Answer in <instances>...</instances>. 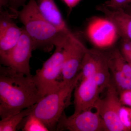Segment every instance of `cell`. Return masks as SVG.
<instances>
[{
    "label": "cell",
    "instance_id": "cell-10",
    "mask_svg": "<svg viewBox=\"0 0 131 131\" xmlns=\"http://www.w3.org/2000/svg\"><path fill=\"white\" fill-rule=\"evenodd\" d=\"M21 36L12 50L4 66H8L18 73L27 76L31 74L30 60L34 50L33 43L23 27Z\"/></svg>",
    "mask_w": 131,
    "mask_h": 131
},
{
    "label": "cell",
    "instance_id": "cell-21",
    "mask_svg": "<svg viewBox=\"0 0 131 131\" xmlns=\"http://www.w3.org/2000/svg\"><path fill=\"white\" fill-rule=\"evenodd\" d=\"M27 0H8L9 8L11 11L18 10L20 7L25 5V3Z\"/></svg>",
    "mask_w": 131,
    "mask_h": 131
},
{
    "label": "cell",
    "instance_id": "cell-25",
    "mask_svg": "<svg viewBox=\"0 0 131 131\" xmlns=\"http://www.w3.org/2000/svg\"><path fill=\"white\" fill-rule=\"evenodd\" d=\"M128 63H129V64H130V66L131 67V62Z\"/></svg>",
    "mask_w": 131,
    "mask_h": 131
},
{
    "label": "cell",
    "instance_id": "cell-19",
    "mask_svg": "<svg viewBox=\"0 0 131 131\" xmlns=\"http://www.w3.org/2000/svg\"><path fill=\"white\" fill-rule=\"evenodd\" d=\"M131 3V0H108L103 3L107 7L113 9L123 8Z\"/></svg>",
    "mask_w": 131,
    "mask_h": 131
},
{
    "label": "cell",
    "instance_id": "cell-17",
    "mask_svg": "<svg viewBox=\"0 0 131 131\" xmlns=\"http://www.w3.org/2000/svg\"><path fill=\"white\" fill-rule=\"evenodd\" d=\"M113 77L115 84L118 92L122 90L131 89V78L128 77L124 73L112 68H110Z\"/></svg>",
    "mask_w": 131,
    "mask_h": 131
},
{
    "label": "cell",
    "instance_id": "cell-24",
    "mask_svg": "<svg viewBox=\"0 0 131 131\" xmlns=\"http://www.w3.org/2000/svg\"><path fill=\"white\" fill-rule=\"evenodd\" d=\"M125 11L131 14V3L123 8Z\"/></svg>",
    "mask_w": 131,
    "mask_h": 131
},
{
    "label": "cell",
    "instance_id": "cell-8",
    "mask_svg": "<svg viewBox=\"0 0 131 131\" xmlns=\"http://www.w3.org/2000/svg\"><path fill=\"white\" fill-rule=\"evenodd\" d=\"M88 49L77 35L75 34L69 38L63 47L64 60L61 73L62 81H70L77 75Z\"/></svg>",
    "mask_w": 131,
    "mask_h": 131
},
{
    "label": "cell",
    "instance_id": "cell-23",
    "mask_svg": "<svg viewBox=\"0 0 131 131\" xmlns=\"http://www.w3.org/2000/svg\"><path fill=\"white\" fill-rule=\"evenodd\" d=\"M126 61L128 63L131 62V51L126 54L122 55Z\"/></svg>",
    "mask_w": 131,
    "mask_h": 131
},
{
    "label": "cell",
    "instance_id": "cell-2",
    "mask_svg": "<svg viewBox=\"0 0 131 131\" xmlns=\"http://www.w3.org/2000/svg\"><path fill=\"white\" fill-rule=\"evenodd\" d=\"M12 12L24 25L32 40L34 50L49 52L54 47H63L69 38L75 34L70 35L47 21L39 12L36 0H29L21 10Z\"/></svg>",
    "mask_w": 131,
    "mask_h": 131
},
{
    "label": "cell",
    "instance_id": "cell-4",
    "mask_svg": "<svg viewBox=\"0 0 131 131\" xmlns=\"http://www.w3.org/2000/svg\"><path fill=\"white\" fill-rule=\"evenodd\" d=\"M64 60L63 47H56L53 54L33 75L42 98L58 90L62 85L63 82L59 81L58 78L62 73Z\"/></svg>",
    "mask_w": 131,
    "mask_h": 131
},
{
    "label": "cell",
    "instance_id": "cell-20",
    "mask_svg": "<svg viewBox=\"0 0 131 131\" xmlns=\"http://www.w3.org/2000/svg\"><path fill=\"white\" fill-rule=\"evenodd\" d=\"M119 94L122 105L131 107V89L119 91Z\"/></svg>",
    "mask_w": 131,
    "mask_h": 131
},
{
    "label": "cell",
    "instance_id": "cell-14",
    "mask_svg": "<svg viewBox=\"0 0 131 131\" xmlns=\"http://www.w3.org/2000/svg\"><path fill=\"white\" fill-rule=\"evenodd\" d=\"M97 65L94 77L101 91L107 88L110 84V68L105 55L97 50Z\"/></svg>",
    "mask_w": 131,
    "mask_h": 131
},
{
    "label": "cell",
    "instance_id": "cell-9",
    "mask_svg": "<svg viewBox=\"0 0 131 131\" xmlns=\"http://www.w3.org/2000/svg\"><path fill=\"white\" fill-rule=\"evenodd\" d=\"M13 14L1 9L0 16V59L4 65L23 32L14 21Z\"/></svg>",
    "mask_w": 131,
    "mask_h": 131
},
{
    "label": "cell",
    "instance_id": "cell-3",
    "mask_svg": "<svg viewBox=\"0 0 131 131\" xmlns=\"http://www.w3.org/2000/svg\"><path fill=\"white\" fill-rule=\"evenodd\" d=\"M80 71L71 81L63 82L57 91L42 98L31 107V114L38 118L49 130H56L57 125L66 108L69 105L72 92L82 77Z\"/></svg>",
    "mask_w": 131,
    "mask_h": 131
},
{
    "label": "cell",
    "instance_id": "cell-16",
    "mask_svg": "<svg viewBox=\"0 0 131 131\" xmlns=\"http://www.w3.org/2000/svg\"><path fill=\"white\" fill-rule=\"evenodd\" d=\"M22 130L24 131H49L46 126L40 119L30 113L24 119Z\"/></svg>",
    "mask_w": 131,
    "mask_h": 131
},
{
    "label": "cell",
    "instance_id": "cell-15",
    "mask_svg": "<svg viewBox=\"0 0 131 131\" xmlns=\"http://www.w3.org/2000/svg\"><path fill=\"white\" fill-rule=\"evenodd\" d=\"M31 109V107L24 109L16 114L2 119L0 121V131L17 130L19 125L21 124L24 118L30 113Z\"/></svg>",
    "mask_w": 131,
    "mask_h": 131
},
{
    "label": "cell",
    "instance_id": "cell-22",
    "mask_svg": "<svg viewBox=\"0 0 131 131\" xmlns=\"http://www.w3.org/2000/svg\"><path fill=\"white\" fill-rule=\"evenodd\" d=\"M68 7L70 10L77 6L81 0H62Z\"/></svg>",
    "mask_w": 131,
    "mask_h": 131
},
{
    "label": "cell",
    "instance_id": "cell-5",
    "mask_svg": "<svg viewBox=\"0 0 131 131\" xmlns=\"http://www.w3.org/2000/svg\"><path fill=\"white\" fill-rule=\"evenodd\" d=\"M107 89L105 98H99L94 108L101 117L107 131H127L120 119V110L123 105L114 83L110 82Z\"/></svg>",
    "mask_w": 131,
    "mask_h": 131
},
{
    "label": "cell",
    "instance_id": "cell-11",
    "mask_svg": "<svg viewBox=\"0 0 131 131\" xmlns=\"http://www.w3.org/2000/svg\"><path fill=\"white\" fill-rule=\"evenodd\" d=\"M80 84L75 89L74 114L91 110L101 93L94 77L81 78Z\"/></svg>",
    "mask_w": 131,
    "mask_h": 131
},
{
    "label": "cell",
    "instance_id": "cell-12",
    "mask_svg": "<svg viewBox=\"0 0 131 131\" xmlns=\"http://www.w3.org/2000/svg\"><path fill=\"white\" fill-rule=\"evenodd\" d=\"M96 8L114 23L121 38L131 40V14L123 8L113 9L102 4L96 7Z\"/></svg>",
    "mask_w": 131,
    "mask_h": 131
},
{
    "label": "cell",
    "instance_id": "cell-6",
    "mask_svg": "<svg viewBox=\"0 0 131 131\" xmlns=\"http://www.w3.org/2000/svg\"><path fill=\"white\" fill-rule=\"evenodd\" d=\"M86 33L90 42L98 49L112 47L121 38L114 24L105 16L91 18L87 25Z\"/></svg>",
    "mask_w": 131,
    "mask_h": 131
},
{
    "label": "cell",
    "instance_id": "cell-18",
    "mask_svg": "<svg viewBox=\"0 0 131 131\" xmlns=\"http://www.w3.org/2000/svg\"><path fill=\"white\" fill-rule=\"evenodd\" d=\"M119 118L127 131L131 130V107L122 105L119 111Z\"/></svg>",
    "mask_w": 131,
    "mask_h": 131
},
{
    "label": "cell",
    "instance_id": "cell-7",
    "mask_svg": "<svg viewBox=\"0 0 131 131\" xmlns=\"http://www.w3.org/2000/svg\"><path fill=\"white\" fill-rule=\"evenodd\" d=\"M107 131L105 125L97 112L83 111L67 116L63 112L57 125L56 130Z\"/></svg>",
    "mask_w": 131,
    "mask_h": 131
},
{
    "label": "cell",
    "instance_id": "cell-1",
    "mask_svg": "<svg viewBox=\"0 0 131 131\" xmlns=\"http://www.w3.org/2000/svg\"><path fill=\"white\" fill-rule=\"evenodd\" d=\"M33 75L0 67V116L2 119L31 107L42 99Z\"/></svg>",
    "mask_w": 131,
    "mask_h": 131
},
{
    "label": "cell",
    "instance_id": "cell-13",
    "mask_svg": "<svg viewBox=\"0 0 131 131\" xmlns=\"http://www.w3.org/2000/svg\"><path fill=\"white\" fill-rule=\"evenodd\" d=\"M36 1L40 13L49 23L70 35L74 34L68 26L54 0H37Z\"/></svg>",
    "mask_w": 131,
    "mask_h": 131
}]
</instances>
